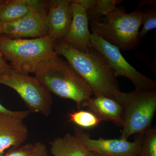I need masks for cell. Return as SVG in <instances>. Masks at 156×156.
<instances>
[{"mask_svg":"<svg viewBox=\"0 0 156 156\" xmlns=\"http://www.w3.org/2000/svg\"><path fill=\"white\" fill-rule=\"evenodd\" d=\"M55 52L65 59L89 84L94 95L114 99L120 87L114 72L106 58L95 48L82 52L73 48L62 39L54 43Z\"/></svg>","mask_w":156,"mask_h":156,"instance_id":"6da1fadb","label":"cell"},{"mask_svg":"<svg viewBox=\"0 0 156 156\" xmlns=\"http://www.w3.org/2000/svg\"><path fill=\"white\" fill-rule=\"evenodd\" d=\"M50 93L74 101L80 110L94 95L89 84L65 59L58 55L43 62L34 73Z\"/></svg>","mask_w":156,"mask_h":156,"instance_id":"7a4b0ae2","label":"cell"},{"mask_svg":"<svg viewBox=\"0 0 156 156\" xmlns=\"http://www.w3.org/2000/svg\"><path fill=\"white\" fill-rule=\"evenodd\" d=\"M143 11L136 9L127 13L118 6L111 13L89 20L92 33L124 51L136 50L141 44L139 30L142 24Z\"/></svg>","mask_w":156,"mask_h":156,"instance_id":"3957f363","label":"cell"},{"mask_svg":"<svg viewBox=\"0 0 156 156\" xmlns=\"http://www.w3.org/2000/svg\"><path fill=\"white\" fill-rule=\"evenodd\" d=\"M54 43L48 36L29 39L0 36V51L12 69L34 73L42 62L57 56Z\"/></svg>","mask_w":156,"mask_h":156,"instance_id":"277c9868","label":"cell"},{"mask_svg":"<svg viewBox=\"0 0 156 156\" xmlns=\"http://www.w3.org/2000/svg\"><path fill=\"white\" fill-rule=\"evenodd\" d=\"M116 100L122 109L123 131L120 138L128 140L134 134L144 133L151 128L156 111V91H119Z\"/></svg>","mask_w":156,"mask_h":156,"instance_id":"5b68a950","label":"cell"},{"mask_svg":"<svg viewBox=\"0 0 156 156\" xmlns=\"http://www.w3.org/2000/svg\"><path fill=\"white\" fill-rule=\"evenodd\" d=\"M0 84L14 89L31 112L45 117L51 112L53 98L51 94L36 76L10 69L0 73Z\"/></svg>","mask_w":156,"mask_h":156,"instance_id":"8992f818","label":"cell"},{"mask_svg":"<svg viewBox=\"0 0 156 156\" xmlns=\"http://www.w3.org/2000/svg\"><path fill=\"white\" fill-rule=\"evenodd\" d=\"M91 47L95 48L106 58L117 78L123 76L132 82L135 90H156V82L139 72L123 57L119 48L105 41L96 34L92 33Z\"/></svg>","mask_w":156,"mask_h":156,"instance_id":"52a82bcc","label":"cell"},{"mask_svg":"<svg viewBox=\"0 0 156 156\" xmlns=\"http://www.w3.org/2000/svg\"><path fill=\"white\" fill-rule=\"evenodd\" d=\"M74 135L89 152L99 156H138L142 137V133L138 134L134 142L122 138L94 139L77 127L74 128Z\"/></svg>","mask_w":156,"mask_h":156,"instance_id":"ba28073f","label":"cell"},{"mask_svg":"<svg viewBox=\"0 0 156 156\" xmlns=\"http://www.w3.org/2000/svg\"><path fill=\"white\" fill-rule=\"evenodd\" d=\"M48 9V6L38 9L14 22L0 23V36L12 39L47 36Z\"/></svg>","mask_w":156,"mask_h":156,"instance_id":"9c48e42d","label":"cell"},{"mask_svg":"<svg viewBox=\"0 0 156 156\" xmlns=\"http://www.w3.org/2000/svg\"><path fill=\"white\" fill-rule=\"evenodd\" d=\"M72 19L62 40L76 50L86 52L91 47V34L86 9L76 0L73 1Z\"/></svg>","mask_w":156,"mask_h":156,"instance_id":"30bf717a","label":"cell"},{"mask_svg":"<svg viewBox=\"0 0 156 156\" xmlns=\"http://www.w3.org/2000/svg\"><path fill=\"white\" fill-rule=\"evenodd\" d=\"M71 0L48 1L46 15L47 36L54 41L63 38L72 19Z\"/></svg>","mask_w":156,"mask_h":156,"instance_id":"8fae6325","label":"cell"},{"mask_svg":"<svg viewBox=\"0 0 156 156\" xmlns=\"http://www.w3.org/2000/svg\"><path fill=\"white\" fill-rule=\"evenodd\" d=\"M19 117L0 113V156L8 149L19 147L28 135L27 126Z\"/></svg>","mask_w":156,"mask_h":156,"instance_id":"7c38bea8","label":"cell"},{"mask_svg":"<svg viewBox=\"0 0 156 156\" xmlns=\"http://www.w3.org/2000/svg\"><path fill=\"white\" fill-rule=\"evenodd\" d=\"M86 107L101 121L112 122L116 126L123 127L122 109L115 99L102 95H94Z\"/></svg>","mask_w":156,"mask_h":156,"instance_id":"4fadbf2b","label":"cell"},{"mask_svg":"<svg viewBox=\"0 0 156 156\" xmlns=\"http://www.w3.org/2000/svg\"><path fill=\"white\" fill-rule=\"evenodd\" d=\"M48 1L7 0L0 9V23L14 22L31 12L48 7Z\"/></svg>","mask_w":156,"mask_h":156,"instance_id":"5bb4252c","label":"cell"},{"mask_svg":"<svg viewBox=\"0 0 156 156\" xmlns=\"http://www.w3.org/2000/svg\"><path fill=\"white\" fill-rule=\"evenodd\" d=\"M53 156H90L89 152L74 135L66 133L50 143Z\"/></svg>","mask_w":156,"mask_h":156,"instance_id":"9a60e30c","label":"cell"},{"mask_svg":"<svg viewBox=\"0 0 156 156\" xmlns=\"http://www.w3.org/2000/svg\"><path fill=\"white\" fill-rule=\"evenodd\" d=\"M123 1L120 0H92L87 9L89 20L100 18L111 13Z\"/></svg>","mask_w":156,"mask_h":156,"instance_id":"2e32d148","label":"cell"},{"mask_svg":"<svg viewBox=\"0 0 156 156\" xmlns=\"http://www.w3.org/2000/svg\"><path fill=\"white\" fill-rule=\"evenodd\" d=\"M68 122L73 123L80 128H94L101 122L95 115L87 111L78 110L69 114Z\"/></svg>","mask_w":156,"mask_h":156,"instance_id":"e0dca14e","label":"cell"},{"mask_svg":"<svg viewBox=\"0 0 156 156\" xmlns=\"http://www.w3.org/2000/svg\"><path fill=\"white\" fill-rule=\"evenodd\" d=\"M138 156H156V128H151L142 133Z\"/></svg>","mask_w":156,"mask_h":156,"instance_id":"ac0fdd59","label":"cell"},{"mask_svg":"<svg viewBox=\"0 0 156 156\" xmlns=\"http://www.w3.org/2000/svg\"><path fill=\"white\" fill-rule=\"evenodd\" d=\"M142 24V28L139 33L140 39L144 38L150 31L156 28V8L146 9L143 11Z\"/></svg>","mask_w":156,"mask_h":156,"instance_id":"d6986e66","label":"cell"},{"mask_svg":"<svg viewBox=\"0 0 156 156\" xmlns=\"http://www.w3.org/2000/svg\"><path fill=\"white\" fill-rule=\"evenodd\" d=\"M34 147L33 144H27L19 147L11 148L2 156H30Z\"/></svg>","mask_w":156,"mask_h":156,"instance_id":"ffe728a7","label":"cell"},{"mask_svg":"<svg viewBox=\"0 0 156 156\" xmlns=\"http://www.w3.org/2000/svg\"><path fill=\"white\" fill-rule=\"evenodd\" d=\"M30 112H31L28 110L20 111H11L9 109L6 108L5 106H3L0 103V113H2L15 116L19 117L20 119L24 120L28 116Z\"/></svg>","mask_w":156,"mask_h":156,"instance_id":"44dd1931","label":"cell"},{"mask_svg":"<svg viewBox=\"0 0 156 156\" xmlns=\"http://www.w3.org/2000/svg\"><path fill=\"white\" fill-rule=\"evenodd\" d=\"M30 156H50L47 146L41 142L34 144L33 151Z\"/></svg>","mask_w":156,"mask_h":156,"instance_id":"7402d4cb","label":"cell"},{"mask_svg":"<svg viewBox=\"0 0 156 156\" xmlns=\"http://www.w3.org/2000/svg\"><path fill=\"white\" fill-rule=\"evenodd\" d=\"M11 68L10 65L6 62L5 59L0 51V73L5 72Z\"/></svg>","mask_w":156,"mask_h":156,"instance_id":"603a6c76","label":"cell"},{"mask_svg":"<svg viewBox=\"0 0 156 156\" xmlns=\"http://www.w3.org/2000/svg\"><path fill=\"white\" fill-rule=\"evenodd\" d=\"M7 0H0V9L2 8L4 4L7 2Z\"/></svg>","mask_w":156,"mask_h":156,"instance_id":"cb8c5ba5","label":"cell"},{"mask_svg":"<svg viewBox=\"0 0 156 156\" xmlns=\"http://www.w3.org/2000/svg\"><path fill=\"white\" fill-rule=\"evenodd\" d=\"M89 156H98V155L96 154L95 153H93L90 152H89Z\"/></svg>","mask_w":156,"mask_h":156,"instance_id":"d4e9b609","label":"cell"}]
</instances>
